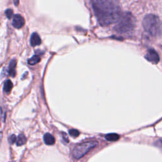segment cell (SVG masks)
<instances>
[{
    "mask_svg": "<svg viewBox=\"0 0 162 162\" xmlns=\"http://www.w3.org/2000/svg\"><path fill=\"white\" fill-rule=\"evenodd\" d=\"M92 7L99 24L107 26L118 22L122 16L118 3L111 0H94Z\"/></svg>",
    "mask_w": 162,
    "mask_h": 162,
    "instance_id": "cell-1",
    "label": "cell"
},
{
    "mask_svg": "<svg viewBox=\"0 0 162 162\" xmlns=\"http://www.w3.org/2000/svg\"><path fill=\"white\" fill-rule=\"evenodd\" d=\"M143 25L146 32L152 36L162 34V23L157 15L153 14L146 15L143 19Z\"/></svg>",
    "mask_w": 162,
    "mask_h": 162,
    "instance_id": "cell-2",
    "label": "cell"
},
{
    "mask_svg": "<svg viewBox=\"0 0 162 162\" xmlns=\"http://www.w3.org/2000/svg\"><path fill=\"white\" fill-rule=\"evenodd\" d=\"M136 25V20L130 12H125L114 27V30L119 34H126L132 32Z\"/></svg>",
    "mask_w": 162,
    "mask_h": 162,
    "instance_id": "cell-3",
    "label": "cell"
},
{
    "mask_svg": "<svg viewBox=\"0 0 162 162\" xmlns=\"http://www.w3.org/2000/svg\"><path fill=\"white\" fill-rule=\"evenodd\" d=\"M98 142L95 141H89L80 143L74 147L72 153L73 157L76 159L82 158L87 152L96 146Z\"/></svg>",
    "mask_w": 162,
    "mask_h": 162,
    "instance_id": "cell-4",
    "label": "cell"
},
{
    "mask_svg": "<svg viewBox=\"0 0 162 162\" xmlns=\"http://www.w3.org/2000/svg\"><path fill=\"white\" fill-rule=\"evenodd\" d=\"M145 58L153 63H158L160 62V57L158 53L153 49H150L147 51Z\"/></svg>",
    "mask_w": 162,
    "mask_h": 162,
    "instance_id": "cell-5",
    "label": "cell"
},
{
    "mask_svg": "<svg viewBox=\"0 0 162 162\" xmlns=\"http://www.w3.org/2000/svg\"><path fill=\"white\" fill-rule=\"evenodd\" d=\"M25 24V20L24 17L19 14H17L13 16L12 20V25L16 29H20L22 28Z\"/></svg>",
    "mask_w": 162,
    "mask_h": 162,
    "instance_id": "cell-6",
    "label": "cell"
},
{
    "mask_svg": "<svg viewBox=\"0 0 162 162\" xmlns=\"http://www.w3.org/2000/svg\"><path fill=\"white\" fill-rule=\"evenodd\" d=\"M31 44L32 46L34 47L39 46L41 43V39H40L39 36L37 33L34 32L31 37Z\"/></svg>",
    "mask_w": 162,
    "mask_h": 162,
    "instance_id": "cell-7",
    "label": "cell"
},
{
    "mask_svg": "<svg viewBox=\"0 0 162 162\" xmlns=\"http://www.w3.org/2000/svg\"><path fill=\"white\" fill-rule=\"evenodd\" d=\"M16 65H17V61L16 60H12L10 61V62L9 63V66H8V73L11 77H15L16 72H15V69H16Z\"/></svg>",
    "mask_w": 162,
    "mask_h": 162,
    "instance_id": "cell-8",
    "label": "cell"
},
{
    "mask_svg": "<svg viewBox=\"0 0 162 162\" xmlns=\"http://www.w3.org/2000/svg\"><path fill=\"white\" fill-rule=\"evenodd\" d=\"M44 142L47 145H53L55 143V139L52 135L50 133H46L44 136Z\"/></svg>",
    "mask_w": 162,
    "mask_h": 162,
    "instance_id": "cell-9",
    "label": "cell"
},
{
    "mask_svg": "<svg viewBox=\"0 0 162 162\" xmlns=\"http://www.w3.org/2000/svg\"><path fill=\"white\" fill-rule=\"evenodd\" d=\"M13 83L10 80H7L6 81H5V83L4 84V87H3L4 91L6 93L10 92V91H11L13 88Z\"/></svg>",
    "mask_w": 162,
    "mask_h": 162,
    "instance_id": "cell-10",
    "label": "cell"
},
{
    "mask_svg": "<svg viewBox=\"0 0 162 162\" xmlns=\"http://www.w3.org/2000/svg\"><path fill=\"white\" fill-rule=\"evenodd\" d=\"M105 138L106 140L109 141H116L119 139L120 136L119 135L115 133H112V134H106L105 136Z\"/></svg>",
    "mask_w": 162,
    "mask_h": 162,
    "instance_id": "cell-11",
    "label": "cell"
},
{
    "mask_svg": "<svg viewBox=\"0 0 162 162\" xmlns=\"http://www.w3.org/2000/svg\"><path fill=\"white\" fill-rule=\"evenodd\" d=\"M40 61V57L37 55H34L32 57L28 60V63L31 65H36Z\"/></svg>",
    "mask_w": 162,
    "mask_h": 162,
    "instance_id": "cell-12",
    "label": "cell"
},
{
    "mask_svg": "<svg viewBox=\"0 0 162 162\" xmlns=\"http://www.w3.org/2000/svg\"><path fill=\"white\" fill-rule=\"evenodd\" d=\"M26 141H27V139H26V137L24 136V134H20L17 138L16 143H17V146H22L24 144H25Z\"/></svg>",
    "mask_w": 162,
    "mask_h": 162,
    "instance_id": "cell-13",
    "label": "cell"
},
{
    "mask_svg": "<svg viewBox=\"0 0 162 162\" xmlns=\"http://www.w3.org/2000/svg\"><path fill=\"white\" fill-rule=\"evenodd\" d=\"M69 134L70 135V136H72V137H73V138L78 137L79 136V134H80L79 131H77V130H76V129H71V130H69Z\"/></svg>",
    "mask_w": 162,
    "mask_h": 162,
    "instance_id": "cell-14",
    "label": "cell"
},
{
    "mask_svg": "<svg viewBox=\"0 0 162 162\" xmlns=\"http://www.w3.org/2000/svg\"><path fill=\"white\" fill-rule=\"evenodd\" d=\"M17 137L14 134L11 135V136H10L8 138V142H9V143H10L11 144H13V143H15V142H17Z\"/></svg>",
    "mask_w": 162,
    "mask_h": 162,
    "instance_id": "cell-15",
    "label": "cell"
},
{
    "mask_svg": "<svg viewBox=\"0 0 162 162\" xmlns=\"http://www.w3.org/2000/svg\"><path fill=\"white\" fill-rule=\"evenodd\" d=\"M5 14H6V16L7 17V18H11L13 15V10L11 9H7L5 11Z\"/></svg>",
    "mask_w": 162,
    "mask_h": 162,
    "instance_id": "cell-16",
    "label": "cell"
},
{
    "mask_svg": "<svg viewBox=\"0 0 162 162\" xmlns=\"http://www.w3.org/2000/svg\"><path fill=\"white\" fill-rule=\"evenodd\" d=\"M63 138L64 139L65 141H66V143H68V142H69V138H68V137H67L66 134L63 133Z\"/></svg>",
    "mask_w": 162,
    "mask_h": 162,
    "instance_id": "cell-17",
    "label": "cell"
},
{
    "mask_svg": "<svg viewBox=\"0 0 162 162\" xmlns=\"http://www.w3.org/2000/svg\"><path fill=\"white\" fill-rule=\"evenodd\" d=\"M157 145L159 147H161V148H162V140H159V141H158V143H157Z\"/></svg>",
    "mask_w": 162,
    "mask_h": 162,
    "instance_id": "cell-18",
    "label": "cell"
}]
</instances>
